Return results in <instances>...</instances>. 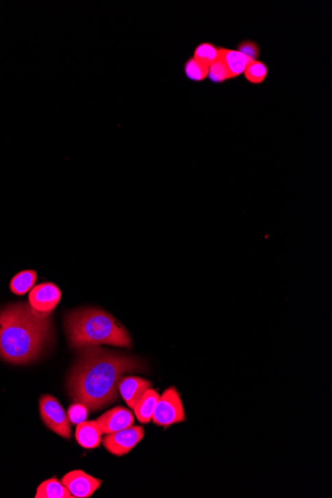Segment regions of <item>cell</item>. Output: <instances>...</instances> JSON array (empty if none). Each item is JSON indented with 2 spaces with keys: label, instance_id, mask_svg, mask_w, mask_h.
Instances as JSON below:
<instances>
[{
  "label": "cell",
  "instance_id": "1",
  "mask_svg": "<svg viewBox=\"0 0 332 498\" xmlns=\"http://www.w3.org/2000/svg\"><path fill=\"white\" fill-rule=\"evenodd\" d=\"M78 359L68 375L69 395L99 411L119 399V383L126 373L145 370V363L134 356L106 351L99 346L80 349Z\"/></svg>",
  "mask_w": 332,
  "mask_h": 498
},
{
  "label": "cell",
  "instance_id": "13",
  "mask_svg": "<svg viewBox=\"0 0 332 498\" xmlns=\"http://www.w3.org/2000/svg\"><path fill=\"white\" fill-rule=\"evenodd\" d=\"M158 398V393L154 389L150 388L145 391L143 397L137 402L134 411L137 420L141 424H147L152 420V415H154Z\"/></svg>",
  "mask_w": 332,
  "mask_h": 498
},
{
  "label": "cell",
  "instance_id": "15",
  "mask_svg": "<svg viewBox=\"0 0 332 498\" xmlns=\"http://www.w3.org/2000/svg\"><path fill=\"white\" fill-rule=\"evenodd\" d=\"M36 281V272L32 270L20 272L10 281V291L16 296H24L33 289Z\"/></svg>",
  "mask_w": 332,
  "mask_h": 498
},
{
  "label": "cell",
  "instance_id": "14",
  "mask_svg": "<svg viewBox=\"0 0 332 498\" xmlns=\"http://www.w3.org/2000/svg\"><path fill=\"white\" fill-rule=\"evenodd\" d=\"M36 498H74L56 477L45 480L37 488Z\"/></svg>",
  "mask_w": 332,
  "mask_h": 498
},
{
  "label": "cell",
  "instance_id": "21",
  "mask_svg": "<svg viewBox=\"0 0 332 498\" xmlns=\"http://www.w3.org/2000/svg\"><path fill=\"white\" fill-rule=\"evenodd\" d=\"M238 51L243 53L252 61H256L260 56V48H259L258 44L254 43L251 40H245V41L241 42L238 45Z\"/></svg>",
  "mask_w": 332,
  "mask_h": 498
},
{
  "label": "cell",
  "instance_id": "9",
  "mask_svg": "<svg viewBox=\"0 0 332 498\" xmlns=\"http://www.w3.org/2000/svg\"><path fill=\"white\" fill-rule=\"evenodd\" d=\"M96 422L102 434L108 435L134 426V418L127 408L116 407L103 414Z\"/></svg>",
  "mask_w": 332,
  "mask_h": 498
},
{
  "label": "cell",
  "instance_id": "19",
  "mask_svg": "<svg viewBox=\"0 0 332 498\" xmlns=\"http://www.w3.org/2000/svg\"><path fill=\"white\" fill-rule=\"evenodd\" d=\"M208 78H209L212 83L221 84L224 83L228 80L232 79V76L228 68L226 67L224 62L219 58L215 63L210 66L209 72H208Z\"/></svg>",
  "mask_w": 332,
  "mask_h": 498
},
{
  "label": "cell",
  "instance_id": "2",
  "mask_svg": "<svg viewBox=\"0 0 332 498\" xmlns=\"http://www.w3.org/2000/svg\"><path fill=\"white\" fill-rule=\"evenodd\" d=\"M53 337L50 314L19 303L0 309V358L14 365L37 361Z\"/></svg>",
  "mask_w": 332,
  "mask_h": 498
},
{
  "label": "cell",
  "instance_id": "18",
  "mask_svg": "<svg viewBox=\"0 0 332 498\" xmlns=\"http://www.w3.org/2000/svg\"><path fill=\"white\" fill-rule=\"evenodd\" d=\"M185 71L186 77L191 81L203 82L208 78L209 67L192 57L186 62Z\"/></svg>",
  "mask_w": 332,
  "mask_h": 498
},
{
  "label": "cell",
  "instance_id": "10",
  "mask_svg": "<svg viewBox=\"0 0 332 498\" xmlns=\"http://www.w3.org/2000/svg\"><path fill=\"white\" fill-rule=\"evenodd\" d=\"M152 382L136 377V376H123L119 383V393L127 403L130 409H134L137 402L143 397L148 389L152 388Z\"/></svg>",
  "mask_w": 332,
  "mask_h": 498
},
{
  "label": "cell",
  "instance_id": "11",
  "mask_svg": "<svg viewBox=\"0 0 332 498\" xmlns=\"http://www.w3.org/2000/svg\"><path fill=\"white\" fill-rule=\"evenodd\" d=\"M76 439L83 448H98L102 442V431L96 420H85L77 425Z\"/></svg>",
  "mask_w": 332,
  "mask_h": 498
},
{
  "label": "cell",
  "instance_id": "4",
  "mask_svg": "<svg viewBox=\"0 0 332 498\" xmlns=\"http://www.w3.org/2000/svg\"><path fill=\"white\" fill-rule=\"evenodd\" d=\"M185 420V407L178 392L174 387H170L158 398L152 422L159 427L171 426Z\"/></svg>",
  "mask_w": 332,
  "mask_h": 498
},
{
  "label": "cell",
  "instance_id": "12",
  "mask_svg": "<svg viewBox=\"0 0 332 498\" xmlns=\"http://www.w3.org/2000/svg\"><path fill=\"white\" fill-rule=\"evenodd\" d=\"M220 59L224 62L232 79L244 74L246 68L252 61L238 50L226 49V48H220Z\"/></svg>",
  "mask_w": 332,
  "mask_h": 498
},
{
  "label": "cell",
  "instance_id": "16",
  "mask_svg": "<svg viewBox=\"0 0 332 498\" xmlns=\"http://www.w3.org/2000/svg\"><path fill=\"white\" fill-rule=\"evenodd\" d=\"M193 58L200 63L204 64L207 67H210L212 64L215 63L217 60L220 58V48L216 47L213 44L204 43L199 44L194 51Z\"/></svg>",
  "mask_w": 332,
  "mask_h": 498
},
{
  "label": "cell",
  "instance_id": "5",
  "mask_svg": "<svg viewBox=\"0 0 332 498\" xmlns=\"http://www.w3.org/2000/svg\"><path fill=\"white\" fill-rule=\"evenodd\" d=\"M40 415L45 426L64 439L71 438V425L68 415L56 398L43 395L39 401Z\"/></svg>",
  "mask_w": 332,
  "mask_h": 498
},
{
  "label": "cell",
  "instance_id": "8",
  "mask_svg": "<svg viewBox=\"0 0 332 498\" xmlns=\"http://www.w3.org/2000/svg\"><path fill=\"white\" fill-rule=\"evenodd\" d=\"M61 482L70 491L73 497L87 498L94 495L103 482L95 479L85 471H73L64 475Z\"/></svg>",
  "mask_w": 332,
  "mask_h": 498
},
{
  "label": "cell",
  "instance_id": "7",
  "mask_svg": "<svg viewBox=\"0 0 332 498\" xmlns=\"http://www.w3.org/2000/svg\"><path fill=\"white\" fill-rule=\"evenodd\" d=\"M61 291L52 283H40L29 294V305L39 313L51 314L61 300Z\"/></svg>",
  "mask_w": 332,
  "mask_h": 498
},
{
  "label": "cell",
  "instance_id": "6",
  "mask_svg": "<svg viewBox=\"0 0 332 498\" xmlns=\"http://www.w3.org/2000/svg\"><path fill=\"white\" fill-rule=\"evenodd\" d=\"M145 437V430L141 426H132L130 428L108 434L103 442L108 451L117 457H123L136 448L137 444Z\"/></svg>",
  "mask_w": 332,
  "mask_h": 498
},
{
  "label": "cell",
  "instance_id": "17",
  "mask_svg": "<svg viewBox=\"0 0 332 498\" xmlns=\"http://www.w3.org/2000/svg\"><path fill=\"white\" fill-rule=\"evenodd\" d=\"M268 74H269V70H268L267 65L259 60L251 61L244 72L246 80L251 84L263 83L267 79Z\"/></svg>",
  "mask_w": 332,
  "mask_h": 498
},
{
  "label": "cell",
  "instance_id": "3",
  "mask_svg": "<svg viewBox=\"0 0 332 498\" xmlns=\"http://www.w3.org/2000/svg\"><path fill=\"white\" fill-rule=\"evenodd\" d=\"M65 331L72 348L99 345L130 348V334L114 316L103 309L85 307L71 311L65 318Z\"/></svg>",
  "mask_w": 332,
  "mask_h": 498
},
{
  "label": "cell",
  "instance_id": "20",
  "mask_svg": "<svg viewBox=\"0 0 332 498\" xmlns=\"http://www.w3.org/2000/svg\"><path fill=\"white\" fill-rule=\"evenodd\" d=\"M88 416V409L86 405L82 403H75L69 407L68 418L73 425H79L85 422Z\"/></svg>",
  "mask_w": 332,
  "mask_h": 498
}]
</instances>
